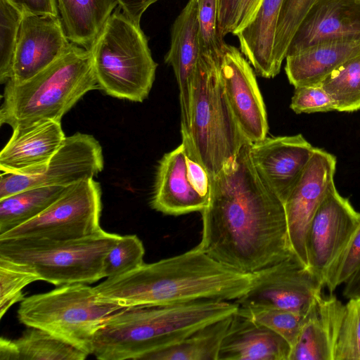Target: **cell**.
<instances>
[{"instance_id": "7402d4cb", "label": "cell", "mask_w": 360, "mask_h": 360, "mask_svg": "<svg viewBox=\"0 0 360 360\" xmlns=\"http://www.w3.org/2000/svg\"><path fill=\"white\" fill-rule=\"evenodd\" d=\"M290 352L291 347L283 338L236 311L218 360H289Z\"/></svg>"}, {"instance_id": "d6a6232c", "label": "cell", "mask_w": 360, "mask_h": 360, "mask_svg": "<svg viewBox=\"0 0 360 360\" xmlns=\"http://www.w3.org/2000/svg\"><path fill=\"white\" fill-rule=\"evenodd\" d=\"M200 56L221 63L225 43L219 29L217 0H197Z\"/></svg>"}, {"instance_id": "4fadbf2b", "label": "cell", "mask_w": 360, "mask_h": 360, "mask_svg": "<svg viewBox=\"0 0 360 360\" xmlns=\"http://www.w3.org/2000/svg\"><path fill=\"white\" fill-rule=\"evenodd\" d=\"M359 224L360 212L333 188L314 215L306 237L308 267L323 282Z\"/></svg>"}, {"instance_id": "3957f363", "label": "cell", "mask_w": 360, "mask_h": 360, "mask_svg": "<svg viewBox=\"0 0 360 360\" xmlns=\"http://www.w3.org/2000/svg\"><path fill=\"white\" fill-rule=\"evenodd\" d=\"M238 308L235 302L214 300L124 307L112 314L96 333L92 354L101 360H140L232 315Z\"/></svg>"}, {"instance_id": "8992f818", "label": "cell", "mask_w": 360, "mask_h": 360, "mask_svg": "<svg viewBox=\"0 0 360 360\" xmlns=\"http://www.w3.org/2000/svg\"><path fill=\"white\" fill-rule=\"evenodd\" d=\"M120 9L109 17L91 49L94 70L107 95L140 103L148 96L158 65L140 24Z\"/></svg>"}, {"instance_id": "ab89813d", "label": "cell", "mask_w": 360, "mask_h": 360, "mask_svg": "<svg viewBox=\"0 0 360 360\" xmlns=\"http://www.w3.org/2000/svg\"><path fill=\"white\" fill-rule=\"evenodd\" d=\"M242 0H217L219 29L224 37L234 32Z\"/></svg>"}, {"instance_id": "f546056e", "label": "cell", "mask_w": 360, "mask_h": 360, "mask_svg": "<svg viewBox=\"0 0 360 360\" xmlns=\"http://www.w3.org/2000/svg\"><path fill=\"white\" fill-rule=\"evenodd\" d=\"M319 0H283L276 26L273 57L278 74L290 44L307 15Z\"/></svg>"}, {"instance_id": "f35d334b", "label": "cell", "mask_w": 360, "mask_h": 360, "mask_svg": "<svg viewBox=\"0 0 360 360\" xmlns=\"http://www.w3.org/2000/svg\"><path fill=\"white\" fill-rule=\"evenodd\" d=\"M186 174L192 187L209 199L211 179L205 168L195 158L186 155Z\"/></svg>"}, {"instance_id": "1f68e13d", "label": "cell", "mask_w": 360, "mask_h": 360, "mask_svg": "<svg viewBox=\"0 0 360 360\" xmlns=\"http://www.w3.org/2000/svg\"><path fill=\"white\" fill-rule=\"evenodd\" d=\"M237 312L281 335L291 349L296 343L304 319L302 314L274 307L238 306Z\"/></svg>"}, {"instance_id": "5bb4252c", "label": "cell", "mask_w": 360, "mask_h": 360, "mask_svg": "<svg viewBox=\"0 0 360 360\" xmlns=\"http://www.w3.org/2000/svg\"><path fill=\"white\" fill-rule=\"evenodd\" d=\"M229 105L245 138L255 143L267 136V114L255 72L236 47L225 44L219 66Z\"/></svg>"}, {"instance_id": "30bf717a", "label": "cell", "mask_w": 360, "mask_h": 360, "mask_svg": "<svg viewBox=\"0 0 360 360\" xmlns=\"http://www.w3.org/2000/svg\"><path fill=\"white\" fill-rule=\"evenodd\" d=\"M101 145L94 136L77 132L66 136L62 145L41 170L31 175L2 173L0 199L40 186H69L94 179L103 169Z\"/></svg>"}, {"instance_id": "e575fe53", "label": "cell", "mask_w": 360, "mask_h": 360, "mask_svg": "<svg viewBox=\"0 0 360 360\" xmlns=\"http://www.w3.org/2000/svg\"><path fill=\"white\" fill-rule=\"evenodd\" d=\"M145 249L136 235L121 236L105 257L103 273L106 278L114 277L141 266Z\"/></svg>"}, {"instance_id": "7bdbcfd3", "label": "cell", "mask_w": 360, "mask_h": 360, "mask_svg": "<svg viewBox=\"0 0 360 360\" xmlns=\"http://www.w3.org/2000/svg\"><path fill=\"white\" fill-rule=\"evenodd\" d=\"M262 0H242L234 32L245 26L252 18Z\"/></svg>"}, {"instance_id": "2e32d148", "label": "cell", "mask_w": 360, "mask_h": 360, "mask_svg": "<svg viewBox=\"0 0 360 360\" xmlns=\"http://www.w3.org/2000/svg\"><path fill=\"white\" fill-rule=\"evenodd\" d=\"M71 43L59 16L24 13L8 81H27L60 57Z\"/></svg>"}, {"instance_id": "277c9868", "label": "cell", "mask_w": 360, "mask_h": 360, "mask_svg": "<svg viewBox=\"0 0 360 360\" xmlns=\"http://www.w3.org/2000/svg\"><path fill=\"white\" fill-rule=\"evenodd\" d=\"M91 51L71 43L53 63L27 81L4 84L0 124L12 129L61 122L89 91L98 89Z\"/></svg>"}, {"instance_id": "52a82bcc", "label": "cell", "mask_w": 360, "mask_h": 360, "mask_svg": "<svg viewBox=\"0 0 360 360\" xmlns=\"http://www.w3.org/2000/svg\"><path fill=\"white\" fill-rule=\"evenodd\" d=\"M122 308L101 298L94 287L72 283L25 297L18 318L26 326L45 330L89 355L96 333Z\"/></svg>"}, {"instance_id": "9a60e30c", "label": "cell", "mask_w": 360, "mask_h": 360, "mask_svg": "<svg viewBox=\"0 0 360 360\" xmlns=\"http://www.w3.org/2000/svg\"><path fill=\"white\" fill-rule=\"evenodd\" d=\"M315 148L300 134L266 136L250 143V157L259 178L284 203Z\"/></svg>"}, {"instance_id": "836d02e7", "label": "cell", "mask_w": 360, "mask_h": 360, "mask_svg": "<svg viewBox=\"0 0 360 360\" xmlns=\"http://www.w3.org/2000/svg\"><path fill=\"white\" fill-rule=\"evenodd\" d=\"M23 13L8 0H0V82L11 77Z\"/></svg>"}, {"instance_id": "83f0119b", "label": "cell", "mask_w": 360, "mask_h": 360, "mask_svg": "<svg viewBox=\"0 0 360 360\" xmlns=\"http://www.w3.org/2000/svg\"><path fill=\"white\" fill-rule=\"evenodd\" d=\"M15 360H84L88 354L41 329L28 327L13 340Z\"/></svg>"}, {"instance_id": "7c38bea8", "label": "cell", "mask_w": 360, "mask_h": 360, "mask_svg": "<svg viewBox=\"0 0 360 360\" xmlns=\"http://www.w3.org/2000/svg\"><path fill=\"white\" fill-rule=\"evenodd\" d=\"M336 162V158L333 154L316 148L302 174L283 203L290 249L307 267V231L319 207L335 187Z\"/></svg>"}, {"instance_id": "9c48e42d", "label": "cell", "mask_w": 360, "mask_h": 360, "mask_svg": "<svg viewBox=\"0 0 360 360\" xmlns=\"http://www.w3.org/2000/svg\"><path fill=\"white\" fill-rule=\"evenodd\" d=\"M101 195V185L94 179L70 185L41 214L0 235V240H66L94 234L102 229Z\"/></svg>"}, {"instance_id": "4316f807", "label": "cell", "mask_w": 360, "mask_h": 360, "mask_svg": "<svg viewBox=\"0 0 360 360\" xmlns=\"http://www.w3.org/2000/svg\"><path fill=\"white\" fill-rule=\"evenodd\" d=\"M67 187L30 188L0 199V235L39 216L60 196Z\"/></svg>"}, {"instance_id": "b9f144b4", "label": "cell", "mask_w": 360, "mask_h": 360, "mask_svg": "<svg viewBox=\"0 0 360 360\" xmlns=\"http://www.w3.org/2000/svg\"><path fill=\"white\" fill-rule=\"evenodd\" d=\"M158 0H117L119 7L123 13L137 24L143 13L153 4Z\"/></svg>"}, {"instance_id": "d4e9b609", "label": "cell", "mask_w": 360, "mask_h": 360, "mask_svg": "<svg viewBox=\"0 0 360 360\" xmlns=\"http://www.w3.org/2000/svg\"><path fill=\"white\" fill-rule=\"evenodd\" d=\"M69 41L91 51L117 0H56Z\"/></svg>"}, {"instance_id": "8d00e7d4", "label": "cell", "mask_w": 360, "mask_h": 360, "mask_svg": "<svg viewBox=\"0 0 360 360\" xmlns=\"http://www.w3.org/2000/svg\"><path fill=\"white\" fill-rule=\"evenodd\" d=\"M360 267V224L348 243L331 263L323 279L324 286L333 292L345 284Z\"/></svg>"}, {"instance_id": "ac0fdd59", "label": "cell", "mask_w": 360, "mask_h": 360, "mask_svg": "<svg viewBox=\"0 0 360 360\" xmlns=\"http://www.w3.org/2000/svg\"><path fill=\"white\" fill-rule=\"evenodd\" d=\"M66 136L61 122L49 120L13 130L0 153L2 173L31 175L41 170Z\"/></svg>"}, {"instance_id": "44dd1931", "label": "cell", "mask_w": 360, "mask_h": 360, "mask_svg": "<svg viewBox=\"0 0 360 360\" xmlns=\"http://www.w3.org/2000/svg\"><path fill=\"white\" fill-rule=\"evenodd\" d=\"M209 199L190 184L186 174L185 146L181 143L159 161L151 207L165 214L179 216L202 212Z\"/></svg>"}, {"instance_id": "f1b7e54d", "label": "cell", "mask_w": 360, "mask_h": 360, "mask_svg": "<svg viewBox=\"0 0 360 360\" xmlns=\"http://www.w3.org/2000/svg\"><path fill=\"white\" fill-rule=\"evenodd\" d=\"M330 94L335 109L351 112L360 109V53L347 60L320 83Z\"/></svg>"}, {"instance_id": "6da1fadb", "label": "cell", "mask_w": 360, "mask_h": 360, "mask_svg": "<svg viewBox=\"0 0 360 360\" xmlns=\"http://www.w3.org/2000/svg\"><path fill=\"white\" fill-rule=\"evenodd\" d=\"M250 143L246 141L236 160L211 179L196 245L221 264L246 274L293 254L284 204L255 169Z\"/></svg>"}, {"instance_id": "d6986e66", "label": "cell", "mask_w": 360, "mask_h": 360, "mask_svg": "<svg viewBox=\"0 0 360 360\" xmlns=\"http://www.w3.org/2000/svg\"><path fill=\"white\" fill-rule=\"evenodd\" d=\"M345 305L335 296L314 297L289 360H334L335 344Z\"/></svg>"}, {"instance_id": "cb8c5ba5", "label": "cell", "mask_w": 360, "mask_h": 360, "mask_svg": "<svg viewBox=\"0 0 360 360\" xmlns=\"http://www.w3.org/2000/svg\"><path fill=\"white\" fill-rule=\"evenodd\" d=\"M283 0H262L250 22L233 34L240 42V51L264 78H272L275 69L273 51L276 26Z\"/></svg>"}, {"instance_id": "d590c367", "label": "cell", "mask_w": 360, "mask_h": 360, "mask_svg": "<svg viewBox=\"0 0 360 360\" xmlns=\"http://www.w3.org/2000/svg\"><path fill=\"white\" fill-rule=\"evenodd\" d=\"M345 305L334 360H360V298L349 299Z\"/></svg>"}, {"instance_id": "ee69618b", "label": "cell", "mask_w": 360, "mask_h": 360, "mask_svg": "<svg viewBox=\"0 0 360 360\" xmlns=\"http://www.w3.org/2000/svg\"><path fill=\"white\" fill-rule=\"evenodd\" d=\"M343 295L347 299L360 298V267L345 283Z\"/></svg>"}, {"instance_id": "603a6c76", "label": "cell", "mask_w": 360, "mask_h": 360, "mask_svg": "<svg viewBox=\"0 0 360 360\" xmlns=\"http://www.w3.org/2000/svg\"><path fill=\"white\" fill-rule=\"evenodd\" d=\"M359 53L360 39L323 41L287 56L285 71L295 88L319 84L339 65Z\"/></svg>"}, {"instance_id": "484cf974", "label": "cell", "mask_w": 360, "mask_h": 360, "mask_svg": "<svg viewBox=\"0 0 360 360\" xmlns=\"http://www.w3.org/2000/svg\"><path fill=\"white\" fill-rule=\"evenodd\" d=\"M233 314L198 329L172 345L148 353L140 360H218Z\"/></svg>"}, {"instance_id": "ffe728a7", "label": "cell", "mask_w": 360, "mask_h": 360, "mask_svg": "<svg viewBox=\"0 0 360 360\" xmlns=\"http://www.w3.org/2000/svg\"><path fill=\"white\" fill-rule=\"evenodd\" d=\"M360 39V0H319L293 37L287 56L316 43Z\"/></svg>"}, {"instance_id": "f6af8a7d", "label": "cell", "mask_w": 360, "mask_h": 360, "mask_svg": "<svg viewBox=\"0 0 360 360\" xmlns=\"http://www.w3.org/2000/svg\"><path fill=\"white\" fill-rule=\"evenodd\" d=\"M0 360H15V349L13 340L0 338Z\"/></svg>"}, {"instance_id": "4dcf8cb0", "label": "cell", "mask_w": 360, "mask_h": 360, "mask_svg": "<svg viewBox=\"0 0 360 360\" xmlns=\"http://www.w3.org/2000/svg\"><path fill=\"white\" fill-rule=\"evenodd\" d=\"M40 281L30 265L0 256V318L25 297L22 290L27 285Z\"/></svg>"}, {"instance_id": "74e56055", "label": "cell", "mask_w": 360, "mask_h": 360, "mask_svg": "<svg viewBox=\"0 0 360 360\" xmlns=\"http://www.w3.org/2000/svg\"><path fill=\"white\" fill-rule=\"evenodd\" d=\"M290 107L297 114L335 110L333 98L320 84L295 87Z\"/></svg>"}, {"instance_id": "e0dca14e", "label": "cell", "mask_w": 360, "mask_h": 360, "mask_svg": "<svg viewBox=\"0 0 360 360\" xmlns=\"http://www.w3.org/2000/svg\"><path fill=\"white\" fill-rule=\"evenodd\" d=\"M200 57L198 2L189 0L174 20L165 62L173 68L179 91L182 141L189 142L191 85Z\"/></svg>"}, {"instance_id": "ba28073f", "label": "cell", "mask_w": 360, "mask_h": 360, "mask_svg": "<svg viewBox=\"0 0 360 360\" xmlns=\"http://www.w3.org/2000/svg\"><path fill=\"white\" fill-rule=\"evenodd\" d=\"M121 236L101 229L66 240H0V256L31 266L40 281L55 285L93 283L105 278L104 259Z\"/></svg>"}, {"instance_id": "8fae6325", "label": "cell", "mask_w": 360, "mask_h": 360, "mask_svg": "<svg viewBox=\"0 0 360 360\" xmlns=\"http://www.w3.org/2000/svg\"><path fill=\"white\" fill-rule=\"evenodd\" d=\"M323 281L292 254L252 273L248 290L235 300L238 306L274 307L304 315Z\"/></svg>"}, {"instance_id": "60d3db41", "label": "cell", "mask_w": 360, "mask_h": 360, "mask_svg": "<svg viewBox=\"0 0 360 360\" xmlns=\"http://www.w3.org/2000/svg\"><path fill=\"white\" fill-rule=\"evenodd\" d=\"M23 13L59 16L56 0H8Z\"/></svg>"}, {"instance_id": "7a4b0ae2", "label": "cell", "mask_w": 360, "mask_h": 360, "mask_svg": "<svg viewBox=\"0 0 360 360\" xmlns=\"http://www.w3.org/2000/svg\"><path fill=\"white\" fill-rule=\"evenodd\" d=\"M252 281V274L225 266L195 246L107 278L94 288L103 300L124 308L202 300H236L248 290Z\"/></svg>"}, {"instance_id": "5b68a950", "label": "cell", "mask_w": 360, "mask_h": 360, "mask_svg": "<svg viewBox=\"0 0 360 360\" xmlns=\"http://www.w3.org/2000/svg\"><path fill=\"white\" fill-rule=\"evenodd\" d=\"M219 66V63L199 57L191 85L190 139L182 141L210 179L236 160L248 141L229 105Z\"/></svg>"}]
</instances>
